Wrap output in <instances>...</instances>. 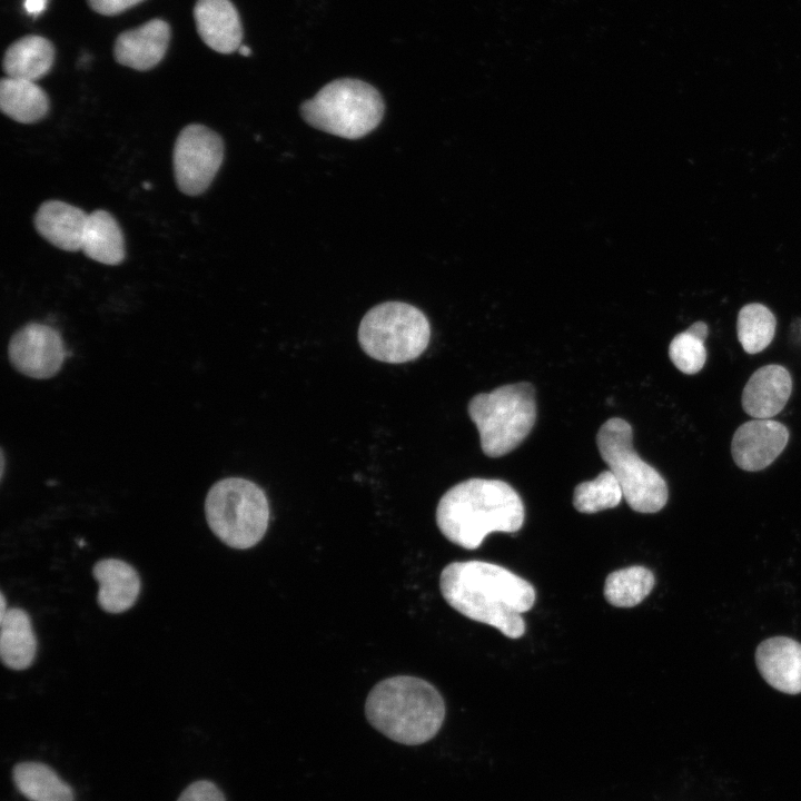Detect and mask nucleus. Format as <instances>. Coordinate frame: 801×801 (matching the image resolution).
Listing matches in <instances>:
<instances>
[{
	"label": "nucleus",
	"mask_w": 801,
	"mask_h": 801,
	"mask_svg": "<svg viewBox=\"0 0 801 801\" xmlns=\"http://www.w3.org/2000/svg\"><path fill=\"white\" fill-rule=\"evenodd\" d=\"M444 600L464 616L494 626L510 639L525 632L521 614L535 602L534 586L510 570L483 561L453 562L439 577Z\"/></svg>",
	"instance_id": "1"
},
{
	"label": "nucleus",
	"mask_w": 801,
	"mask_h": 801,
	"mask_svg": "<svg viewBox=\"0 0 801 801\" xmlns=\"http://www.w3.org/2000/svg\"><path fill=\"white\" fill-rule=\"evenodd\" d=\"M524 516L521 496L501 479L463 481L445 492L436 507L442 534L466 550L477 548L493 532H517Z\"/></svg>",
	"instance_id": "2"
},
{
	"label": "nucleus",
	"mask_w": 801,
	"mask_h": 801,
	"mask_svg": "<svg viewBox=\"0 0 801 801\" xmlns=\"http://www.w3.org/2000/svg\"><path fill=\"white\" fill-rule=\"evenodd\" d=\"M445 711L439 692L429 682L411 675L378 682L365 702L370 725L404 745L432 740L443 725Z\"/></svg>",
	"instance_id": "3"
},
{
	"label": "nucleus",
	"mask_w": 801,
	"mask_h": 801,
	"mask_svg": "<svg viewBox=\"0 0 801 801\" xmlns=\"http://www.w3.org/2000/svg\"><path fill=\"white\" fill-rule=\"evenodd\" d=\"M384 110L378 90L354 78L333 80L300 106L301 117L309 126L346 139H359L373 131Z\"/></svg>",
	"instance_id": "4"
},
{
	"label": "nucleus",
	"mask_w": 801,
	"mask_h": 801,
	"mask_svg": "<svg viewBox=\"0 0 801 801\" xmlns=\"http://www.w3.org/2000/svg\"><path fill=\"white\" fill-rule=\"evenodd\" d=\"M468 414L479 433L483 453L503 456L515 449L533 428L534 387L521 382L478 394L469 400Z\"/></svg>",
	"instance_id": "5"
},
{
	"label": "nucleus",
	"mask_w": 801,
	"mask_h": 801,
	"mask_svg": "<svg viewBox=\"0 0 801 801\" xmlns=\"http://www.w3.org/2000/svg\"><path fill=\"white\" fill-rule=\"evenodd\" d=\"M205 513L212 533L236 550H247L259 543L269 523L265 492L241 477H227L215 483L206 496Z\"/></svg>",
	"instance_id": "6"
},
{
	"label": "nucleus",
	"mask_w": 801,
	"mask_h": 801,
	"mask_svg": "<svg viewBox=\"0 0 801 801\" xmlns=\"http://www.w3.org/2000/svg\"><path fill=\"white\" fill-rule=\"evenodd\" d=\"M632 436V427L626 421L610 418L597 432V448L629 506L639 513H655L668 502V486L662 475L637 455Z\"/></svg>",
	"instance_id": "7"
},
{
	"label": "nucleus",
	"mask_w": 801,
	"mask_h": 801,
	"mask_svg": "<svg viewBox=\"0 0 801 801\" xmlns=\"http://www.w3.org/2000/svg\"><path fill=\"white\" fill-rule=\"evenodd\" d=\"M431 337L422 310L403 301H385L370 308L358 327L362 349L372 358L400 364L421 356Z\"/></svg>",
	"instance_id": "8"
},
{
	"label": "nucleus",
	"mask_w": 801,
	"mask_h": 801,
	"mask_svg": "<svg viewBox=\"0 0 801 801\" xmlns=\"http://www.w3.org/2000/svg\"><path fill=\"white\" fill-rule=\"evenodd\" d=\"M224 159V142L220 136L206 126L191 123L178 135L172 155L177 187L186 195L204 192Z\"/></svg>",
	"instance_id": "9"
},
{
	"label": "nucleus",
	"mask_w": 801,
	"mask_h": 801,
	"mask_svg": "<svg viewBox=\"0 0 801 801\" xmlns=\"http://www.w3.org/2000/svg\"><path fill=\"white\" fill-rule=\"evenodd\" d=\"M8 355L19 373L36 379H47L61 369L67 349L57 329L46 324L30 323L13 334Z\"/></svg>",
	"instance_id": "10"
},
{
	"label": "nucleus",
	"mask_w": 801,
	"mask_h": 801,
	"mask_svg": "<svg viewBox=\"0 0 801 801\" xmlns=\"http://www.w3.org/2000/svg\"><path fill=\"white\" fill-rule=\"evenodd\" d=\"M788 441L789 431L783 424L755 418L736 428L731 442L732 457L741 469L758 472L774 462Z\"/></svg>",
	"instance_id": "11"
},
{
	"label": "nucleus",
	"mask_w": 801,
	"mask_h": 801,
	"mask_svg": "<svg viewBox=\"0 0 801 801\" xmlns=\"http://www.w3.org/2000/svg\"><path fill=\"white\" fill-rule=\"evenodd\" d=\"M762 678L787 694L801 693V643L787 636L764 640L755 651Z\"/></svg>",
	"instance_id": "12"
},
{
	"label": "nucleus",
	"mask_w": 801,
	"mask_h": 801,
	"mask_svg": "<svg viewBox=\"0 0 801 801\" xmlns=\"http://www.w3.org/2000/svg\"><path fill=\"white\" fill-rule=\"evenodd\" d=\"M170 40V27L152 19L138 28L121 32L113 47L115 59L122 66L145 71L164 58Z\"/></svg>",
	"instance_id": "13"
},
{
	"label": "nucleus",
	"mask_w": 801,
	"mask_h": 801,
	"mask_svg": "<svg viewBox=\"0 0 801 801\" xmlns=\"http://www.w3.org/2000/svg\"><path fill=\"white\" fill-rule=\"evenodd\" d=\"M792 392L789 370L778 364L756 369L746 382L742 393V407L754 418H771L785 406Z\"/></svg>",
	"instance_id": "14"
},
{
	"label": "nucleus",
	"mask_w": 801,
	"mask_h": 801,
	"mask_svg": "<svg viewBox=\"0 0 801 801\" xmlns=\"http://www.w3.org/2000/svg\"><path fill=\"white\" fill-rule=\"evenodd\" d=\"M194 18L199 37L212 50L231 53L241 46L240 18L229 0H197Z\"/></svg>",
	"instance_id": "15"
},
{
	"label": "nucleus",
	"mask_w": 801,
	"mask_h": 801,
	"mask_svg": "<svg viewBox=\"0 0 801 801\" xmlns=\"http://www.w3.org/2000/svg\"><path fill=\"white\" fill-rule=\"evenodd\" d=\"M92 574L99 584L97 601L103 611L119 614L134 606L141 582L130 564L118 558H103L93 565Z\"/></svg>",
	"instance_id": "16"
},
{
	"label": "nucleus",
	"mask_w": 801,
	"mask_h": 801,
	"mask_svg": "<svg viewBox=\"0 0 801 801\" xmlns=\"http://www.w3.org/2000/svg\"><path fill=\"white\" fill-rule=\"evenodd\" d=\"M88 214L61 200L41 204L34 215L37 231L50 244L66 251L81 250Z\"/></svg>",
	"instance_id": "17"
},
{
	"label": "nucleus",
	"mask_w": 801,
	"mask_h": 801,
	"mask_svg": "<svg viewBox=\"0 0 801 801\" xmlns=\"http://www.w3.org/2000/svg\"><path fill=\"white\" fill-rule=\"evenodd\" d=\"M0 623L2 663L16 671L28 669L37 654V637L29 614L22 609H8Z\"/></svg>",
	"instance_id": "18"
},
{
	"label": "nucleus",
	"mask_w": 801,
	"mask_h": 801,
	"mask_svg": "<svg viewBox=\"0 0 801 801\" xmlns=\"http://www.w3.org/2000/svg\"><path fill=\"white\" fill-rule=\"evenodd\" d=\"M55 49L41 36H26L11 43L4 52L2 68L7 77L36 81L52 67Z\"/></svg>",
	"instance_id": "19"
},
{
	"label": "nucleus",
	"mask_w": 801,
	"mask_h": 801,
	"mask_svg": "<svg viewBox=\"0 0 801 801\" xmlns=\"http://www.w3.org/2000/svg\"><path fill=\"white\" fill-rule=\"evenodd\" d=\"M81 250L88 258L105 265H118L123 260L122 231L110 212L98 209L88 214Z\"/></svg>",
	"instance_id": "20"
},
{
	"label": "nucleus",
	"mask_w": 801,
	"mask_h": 801,
	"mask_svg": "<svg viewBox=\"0 0 801 801\" xmlns=\"http://www.w3.org/2000/svg\"><path fill=\"white\" fill-rule=\"evenodd\" d=\"M0 108L14 121L32 123L46 117L49 99L36 81L4 77L0 82Z\"/></svg>",
	"instance_id": "21"
},
{
	"label": "nucleus",
	"mask_w": 801,
	"mask_h": 801,
	"mask_svg": "<svg viewBox=\"0 0 801 801\" xmlns=\"http://www.w3.org/2000/svg\"><path fill=\"white\" fill-rule=\"evenodd\" d=\"M12 774L18 790L31 801H73L71 788L43 763H18Z\"/></svg>",
	"instance_id": "22"
},
{
	"label": "nucleus",
	"mask_w": 801,
	"mask_h": 801,
	"mask_svg": "<svg viewBox=\"0 0 801 801\" xmlns=\"http://www.w3.org/2000/svg\"><path fill=\"white\" fill-rule=\"evenodd\" d=\"M655 577L644 566L633 565L612 572L604 584L605 600L616 607H633L652 591Z\"/></svg>",
	"instance_id": "23"
},
{
	"label": "nucleus",
	"mask_w": 801,
	"mask_h": 801,
	"mask_svg": "<svg viewBox=\"0 0 801 801\" xmlns=\"http://www.w3.org/2000/svg\"><path fill=\"white\" fill-rule=\"evenodd\" d=\"M775 326L774 315L764 305L743 306L738 315L736 333L744 352L753 355L765 349L774 337Z\"/></svg>",
	"instance_id": "24"
},
{
	"label": "nucleus",
	"mask_w": 801,
	"mask_h": 801,
	"mask_svg": "<svg viewBox=\"0 0 801 801\" xmlns=\"http://www.w3.org/2000/svg\"><path fill=\"white\" fill-rule=\"evenodd\" d=\"M623 498L622 488L610 469L596 478L580 483L573 494V505L580 513L592 514L616 507Z\"/></svg>",
	"instance_id": "25"
},
{
	"label": "nucleus",
	"mask_w": 801,
	"mask_h": 801,
	"mask_svg": "<svg viewBox=\"0 0 801 801\" xmlns=\"http://www.w3.org/2000/svg\"><path fill=\"white\" fill-rule=\"evenodd\" d=\"M708 333V325L704 322H696L672 339L669 356L679 370L692 375L703 368L706 360L704 340Z\"/></svg>",
	"instance_id": "26"
},
{
	"label": "nucleus",
	"mask_w": 801,
	"mask_h": 801,
	"mask_svg": "<svg viewBox=\"0 0 801 801\" xmlns=\"http://www.w3.org/2000/svg\"><path fill=\"white\" fill-rule=\"evenodd\" d=\"M177 801H226V799L215 783L201 780L185 789Z\"/></svg>",
	"instance_id": "27"
},
{
	"label": "nucleus",
	"mask_w": 801,
	"mask_h": 801,
	"mask_svg": "<svg viewBox=\"0 0 801 801\" xmlns=\"http://www.w3.org/2000/svg\"><path fill=\"white\" fill-rule=\"evenodd\" d=\"M144 0H87L89 7L103 16L119 14Z\"/></svg>",
	"instance_id": "28"
},
{
	"label": "nucleus",
	"mask_w": 801,
	"mask_h": 801,
	"mask_svg": "<svg viewBox=\"0 0 801 801\" xmlns=\"http://www.w3.org/2000/svg\"><path fill=\"white\" fill-rule=\"evenodd\" d=\"M47 0H24V9L31 16H38L46 9Z\"/></svg>",
	"instance_id": "29"
},
{
	"label": "nucleus",
	"mask_w": 801,
	"mask_h": 801,
	"mask_svg": "<svg viewBox=\"0 0 801 801\" xmlns=\"http://www.w3.org/2000/svg\"><path fill=\"white\" fill-rule=\"evenodd\" d=\"M238 50H239L240 55L245 56V57H248L251 53L250 48L245 44H241Z\"/></svg>",
	"instance_id": "30"
},
{
	"label": "nucleus",
	"mask_w": 801,
	"mask_h": 801,
	"mask_svg": "<svg viewBox=\"0 0 801 801\" xmlns=\"http://www.w3.org/2000/svg\"><path fill=\"white\" fill-rule=\"evenodd\" d=\"M0 599H1L0 619H2V617L6 615V613H7L8 610L6 609V599H4V595L1 594Z\"/></svg>",
	"instance_id": "31"
}]
</instances>
